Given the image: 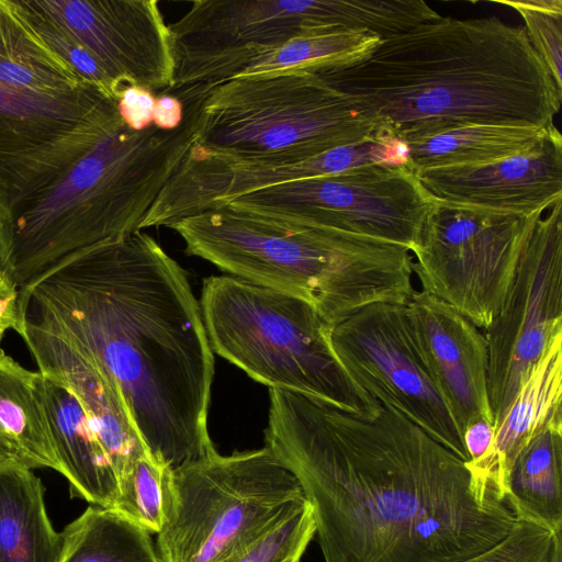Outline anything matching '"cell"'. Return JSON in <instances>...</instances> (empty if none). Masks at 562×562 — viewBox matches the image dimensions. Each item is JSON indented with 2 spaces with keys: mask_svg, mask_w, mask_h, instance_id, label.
I'll list each match as a JSON object with an SVG mask.
<instances>
[{
  "mask_svg": "<svg viewBox=\"0 0 562 562\" xmlns=\"http://www.w3.org/2000/svg\"><path fill=\"white\" fill-rule=\"evenodd\" d=\"M266 447L297 479L325 562H460L518 522L465 462L394 408L270 389Z\"/></svg>",
  "mask_w": 562,
  "mask_h": 562,
  "instance_id": "cell-1",
  "label": "cell"
},
{
  "mask_svg": "<svg viewBox=\"0 0 562 562\" xmlns=\"http://www.w3.org/2000/svg\"><path fill=\"white\" fill-rule=\"evenodd\" d=\"M19 306L22 325L58 336L101 369L156 459L176 469L216 451L207 427L214 352L200 303L150 235L72 256L20 290Z\"/></svg>",
  "mask_w": 562,
  "mask_h": 562,
  "instance_id": "cell-2",
  "label": "cell"
},
{
  "mask_svg": "<svg viewBox=\"0 0 562 562\" xmlns=\"http://www.w3.org/2000/svg\"><path fill=\"white\" fill-rule=\"evenodd\" d=\"M319 70L405 144L467 125L548 127L562 101L524 26L496 16H440Z\"/></svg>",
  "mask_w": 562,
  "mask_h": 562,
  "instance_id": "cell-3",
  "label": "cell"
},
{
  "mask_svg": "<svg viewBox=\"0 0 562 562\" xmlns=\"http://www.w3.org/2000/svg\"><path fill=\"white\" fill-rule=\"evenodd\" d=\"M183 119L175 130L130 128L120 119L54 182L15 205L0 223V252L18 291L72 256L139 231L190 151L203 92L178 90Z\"/></svg>",
  "mask_w": 562,
  "mask_h": 562,
  "instance_id": "cell-4",
  "label": "cell"
},
{
  "mask_svg": "<svg viewBox=\"0 0 562 562\" xmlns=\"http://www.w3.org/2000/svg\"><path fill=\"white\" fill-rule=\"evenodd\" d=\"M168 227L183 239L187 254L311 302L331 327L373 303L406 304L415 292L413 256L397 244L289 226L228 206Z\"/></svg>",
  "mask_w": 562,
  "mask_h": 562,
  "instance_id": "cell-5",
  "label": "cell"
},
{
  "mask_svg": "<svg viewBox=\"0 0 562 562\" xmlns=\"http://www.w3.org/2000/svg\"><path fill=\"white\" fill-rule=\"evenodd\" d=\"M203 86L192 149L223 159L297 161L384 133L316 67Z\"/></svg>",
  "mask_w": 562,
  "mask_h": 562,
  "instance_id": "cell-6",
  "label": "cell"
},
{
  "mask_svg": "<svg viewBox=\"0 0 562 562\" xmlns=\"http://www.w3.org/2000/svg\"><path fill=\"white\" fill-rule=\"evenodd\" d=\"M199 303L213 352L255 381L350 412L379 407L339 362L331 326L311 302L233 276H212L203 281Z\"/></svg>",
  "mask_w": 562,
  "mask_h": 562,
  "instance_id": "cell-7",
  "label": "cell"
},
{
  "mask_svg": "<svg viewBox=\"0 0 562 562\" xmlns=\"http://www.w3.org/2000/svg\"><path fill=\"white\" fill-rule=\"evenodd\" d=\"M113 99L47 44L22 0H0V190L50 169Z\"/></svg>",
  "mask_w": 562,
  "mask_h": 562,
  "instance_id": "cell-8",
  "label": "cell"
},
{
  "mask_svg": "<svg viewBox=\"0 0 562 562\" xmlns=\"http://www.w3.org/2000/svg\"><path fill=\"white\" fill-rule=\"evenodd\" d=\"M175 506L157 533L162 562H221L307 503L266 446L214 453L173 469Z\"/></svg>",
  "mask_w": 562,
  "mask_h": 562,
  "instance_id": "cell-9",
  "label": "cell"
},
{
  "mask_svg": "<svg viewBox=\"0 0 562 562\" xmlns=\"http://www.w3.org/2000/svg\"><path fill=\"white\" fill-rule=\"evenodd\" d=\"M543 214H516L436 200L411 249L422 291L479 329L497 315Z\"/></svg>",
  "mask_w": 562,
  "mask_h": 562,
  "instance_id": "cell-10",
  "label": "cell"
},
{
  "mask_svg": "<svg viewBox=\"0 0 562 562\" xmlns=\"http://www.w3.org/2000/svg\"><path fill=\"white\" fill-rule=\"evenodd\" d=\"M434 202L407 165L373 164L263 188L225 206L289 226L366 236L411 250Z\"/></svg>",
  "mask_w": 562,
  "mask_h": 562,
  "instance_id": "cell-11",
  "label": "cell"
},
{
  "mask_svg": "<svg viewBox=\"0 0 562 562\" xmlns=\"http://www.w3.org/2000/svg\"><path fill=\"white\" fill-rule=\"evenodd\" d=\"M333 349L351 379L462 461L469 456L424 356L406 304L367 305L331 327Z\"/></svg>",
  "mask_w": 562,
  "mask_h": 562,
  "instance_id": "cell-12",
  "label": "cell"
},
{
  "mask_svg": "<svg viewBox=\"0 0 562 562\" xmlns=\"http://www.w3.org/2000/svg\"><path fill=\"white\" fill-rule=\"evenodd\" d=\"M484 331L495 425L549 344L562 334V200L538 220L503 305Z\"/></svg>",
  "mask_w": 562,
  "mask_h": 562,
  "instance_id": "cell-13",
  "label": "cell"
},
{
  "mask_svg": "<svg viewBox=\"0 0 562 562\" xmlns=\"http://www.w3.org/2000/svg\"><path fill=\"white\" fill-rule=\"evenodd\" d=\"M82 44L117 83L173 87L169 25L156 0H26Z\"/></svg>",
  "mask_w": 562,
  "mask_h": 562,
  "instance_id": "cell-14",
  "label": "cell"
},
{
  "mask_svg": "<svg viewBox=\"0 0 562 562\" xmlns=\"http://www.w3.org/2000/svg\"><path fill=\"white\" fill-rule=\"evenodd\" d=\"M436 200L516 214H543L562 200V137L557 126L499 160L415 173Z\"/></svg>",
  "mask_w": 562,
  "mask_h": 562,
  "instance_id": "cell-15",
  "label": "cell"
},
{
  "mask_svg": "<svg viewBox=\"0 0 562 562\" xmlns=\"http://www.w3.org/2000/svg\"><path fill=\"white\" fill-rule=\"evenodd\" d=\"M406 311L462 440L473 423L483 419L494 424L488 349L481 329L424 291L413 293Z\"/></svg>",
  "mask_w": 562,
  "mask_h": 562,
  "instance_id": "cell-16",
  "label": "cell"
},
{
  "mask_svg": "<svg viewBox=\"0 0 562 562\" xmlns=\"http://www.w3.org/2000/svg\"><path fill=\"white\" fill-rule=\"evenodd\" d=\"M19 335L38 371L63 383L81 403L111 462L120 490L133 462L148 452L121 395L92 360L58 336L26 324Z\"/></svg>",
  "mask_w": 562,
  "mask_h": 562,
  "instance_id": "cell-17",
  "label": "cell"
},
{
  "mask_svg": "<svg viewBox=\"0 0 562 562\" xmlns=\"http://www.w3.org/2000/svg\"><path fill=\"white\" fill-rule=\"evenodd\" d=\"M562 334L553 338L516 395L494 425L487 454L465 465L482 498L497 494L505 501L514 461L542 428L562 423Z\"/></svg>",
  "mask_w": 562,
  "mask_h": 562,
  "instance_id": "cell-18",
  "label": "cell"
},
{
  "mask_svg": "<svg viewBox=\"0 0 562 562\" xmlns=\"http://www.w3.org/2000/svg\"><path fill=\"white\" fill-rule=\"evenodd\" d=\"M44 386L54 449L72 495L113 509L119 482L81 403L52 378L44 375Z\"/></svg>",
  "mask_w": 562,
  "mask_h": 562,
  "instance_id": "cell-19",
  "label": "cell"
},
{
  "mask_svg": "<svg viewBox=\"0 0 562 562\" xmlns=\"http://www.w3.org/2000/svg\"><path fill=\"white\" fill-rule=\"evenodd\" d=\"M0 465L60 473L49 428L44 375L0 349Z\"/></svg>",
  "mask_w": 562,
  "mask_h": 562,
  "instance_id": "cell-20",
  "label": "cell"
},
{
  "mask_svg": "<svg viewBox=\"0 0 562 562\" xmlns=\"http://www.w3.org/2000/svg\"><path fill=\"white\" fill-rule=\"evenodd\" d=\"M32 470L0 465V562H60L63 536L49 521Z\"/></svg>",
  "mask_w": 562,
  "mask_h": 562,
  "instance_id": "cell-21",
  "label": "cell"
},
{
  "mask_svg": "<svg viewBox=\"0 0 562 562\" xmlns=\"http://www.w3.org/2000/svg\"><path fill=\"white\" fill-rule=\"evenodd\" d=\"M562 423L538 431L516 457L506 503L518 521L561 533Z\"/></svg>",
  "mask_w": 562,
  "mask_h": 562,
  "instance_id": "cell-22",
  "label": "cell"
},
{
  "mask_svg": "<svg viewBox=\"0 0 562 562\" xmlns=\"http://www.w3.org/2000/svg\"><path fill=\"white\" fill-rule=\"evenodd\" d=\"M550 126L481 124L451 128L406 143L407 166L416 173L493 162L532 146Z\"/></svg>",
  "mask_w": 562,
  "mask_h": 562,
  "instance_id": "cell-23",
  "label": "cell"
},
{
  "mask_svg": "<svg viewBox=\"0 0 562 562\" xmlns=\"http://www.w3.org/2000/svg\"><path fill=\"white\" fill-rule=\"evenodd\" d=\"M61 536L60 562H162L150 532L110 508L88 507Z\"/></svg>",
  "mask_w": 562,
  "mask_h": 562,
  "instance_id": "cell-24",
  "label": "cell"
},
{
  "mask_svg": "<svg viewBox=\"0 0 562 562\" xmlns=\"http://www.w3.org/2000/svg\"><path fill=\"white\" fill-rule=\"evenodd\" d=\"M381 42L367 31H340L292 40L239 61L228 70L225 81L297 67H346L367 58Z\"/></svg>",
  "mask_w": 562,
  "mask_h": 562,
  "instance_id": "cell-25",
  "label": "cell"
},
{
  "mask_svg": "<svg viewBox=\"0 0 562 562\" xmlns=\"http://www.w3.org/2000/svg\"><path fill=\"white\" fill-rule=\"evenodd\" d=\"M173 506V469L149 452L139 456L121 484L113 510L157 535L169 521Z\"/></svg>",
  "mask_w": 562,
  "mask_h": 562,
  "instance_id": "cell-26",
  "label": "cell"
},
{
  "mask_svg": "<svg viewBox=\"0 0 562 562\" xmlns=\"http://www.w3.org/2000/svg\"><path fill=\"white\" fill-rule=\"evenodd\" d=\"M315 533L307 502L221 562H300Z\"/></svg>",
  "mask_w": 562,
  "mask_h": 562,
  "instance_id": "cell-27",
  "label": "cell"
},
{
  "mask_svg": "<svg viewBox=\"0 0 562 562\" xmlns=\"http://www.w3.org/2000/svg\"><path fill=\"white\" fill-rule=\"evenodd\" d=\"M516 10L535 50L544 63L557 87L562 91V0H501Z\"/></svg>",
  "mask_w": 562,
  "mask_h": 562,
  "instance_id": "cell-28",
  "label": "cell"
},
{
  "mask_svg": "<svg viewBox=\"0 0 562 562\" xmlns=\"http://www.w3.org/2000/svg\"><path fill=\"white\" fill-rule=\"evenodd\" d=\"M22 3L42 37L78 76L106 95L119 99L124 86L114 81L82 44L53 20L30 7L26 0H22Z\"/></svg>",
  "mask_w": 562,
  "mask_h": 562,
  "instance_id": "cell-29",
  "label": "cell"
},
{
  "mask_svg": "<svg viewBox=\"0 0 562 562\" xmlns=\"http://www.w3.org/2000/svg\"><path fill=\"white\" fill-rule=\"evenodd\" d=\"M560 547L561 533L518 521L498 543L460 562H552Z\"/></svg>",
  "mask_w": 562,
  "mask_h": 562,
  "instance_id": "cell-30",
  "label": "cell"
},
{
  "mask_svg": "<svg viewBox=\"0 0 562 562\" xmlns=\"http://www.w3.org/2000/svg\"><path fill=\"white\" fill-rule=\"evenodd\" d=\"M155 101L150 91L138 86L125 85L117 99L122 121L135 131L151 126Z\"/></svg>",
  "mask_w": 562,
  "mask_h": 562,
  "instance_id": "cell-31",
  "label": "cell"
},
{
  "mask_svg": "<svg viewBox=\"0 0 562 562\" xmlns=\"http://www.w3.org/2000/svg\"><path fill=\"white\" fill-rule=\"evenodd\" d=\"M493 439V423L481 419L470 425L463 434V443L469 456L465 465H473L481 461L490 451Z\"/></svg>",
  "mask_w": 562,
  "mask_h": 562,
  "instance_id": "cell-32",
  "label": "cell"
},
{
  "mask_svg": "<svg viewBox=\"0 0 562 562\" xmlns=\"http://www.w3.org/2000/svg\"><path fill=\"white\" fill-rule=\"evenodd\" d=\"M183 119V104L175 95L161 93L155 101L153 123L161 130L177 128Z\"/></svg>",
  "mask_w": 562,
  "mask_h": 562,
  "instance_id": "cell-33",
  "label": "cell"
},
{
  "mask_svg": "<svg viewBox=\"0 0 562 562\" xmlns=\"http://www.w3.org/2000/svg\"><path fill=\"white\" fill-rule=\"evenodd\" d=\"M22 318L19 306V291L0 299V341L8 329L18 334L21 329Z\"/></svg>",
  "mask_w": 562,
  "mask_h": 562,
  "instance_id": "cell-34",
  "label": "cell"
},
{
  "mask_svg": "<svg viewBox=\"0 0 562 562\" xmlns=\"http://www.w3.org/2000/svg\"><path fill=\"white\" fill-rule=\"evenodd\" d=\"M0 288L5 290H16L11 283L8 281L4 267L2 263L1 252H0Z\"/></svg>",
  "mask_w": 562,
  "mask_h": 562,
  "instance_id": "cell-35",
  "label": "cell"
},
{
  "mask_svg": "<svg viewBox=\"0 0 562 562\" xmlns=\"http://www.w3.org/2000/svg\"><path fill=\"white\" fill-rule=\"evenodd\" d=\"M15 292H18V290H5V289L0 288V299L11 295Z\"/></svg>",
  "mask_w": 562,
  "mask_h": 562,
  "instance_id": "cell-36",
  "label": "cell"
},
{
  "mask_svg": "<svg viewBox=\"0 0 562 562\" xmlns=\"http://www.w3.org/2000/svg\"><path fill=\"white\" fill-rule=\"evenodd\" d=\"M552 562H561V547L557 550Z\"/></svg>",
  "mask_w": 562,
  "mask_h": 562,
  "instance_id": "cell-37",
  "label": "cell"
}]
</instances>
